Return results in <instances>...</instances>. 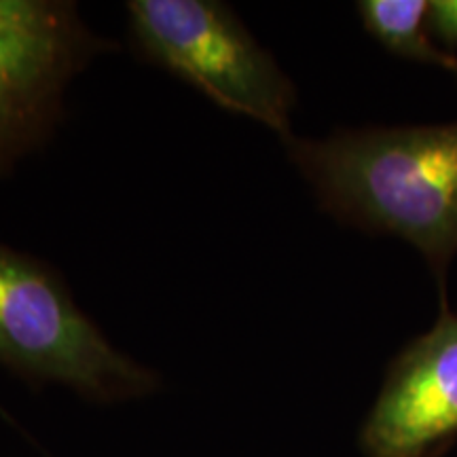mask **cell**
Here are the masks:
<instances>
[{
	"label": "cell",
	"mask_w": 457,
	"mask_h": 457,
	"mask_svg": "<svg viewBox=\"0 0 457 457\" xmlns=\"http://www.w3.org/2000/svg\"><path fill=\"white\" fill-rule=\"evenodd\" d=\"M428 32L441 38L447 47L457 45V0H434L428 3Z\"/></svg>",
	"instance_id": "7"
},
{
	"label": "cell",
	"mask_w": 457,
	"mask_h": 457,
	"mask_svg": "<svg viewBox=\"0 0 457 457\" xmlns=\"http://www.w3.org/2000/svg\"><path fill=\"white\" fill-rule=\"evenodd\" d=\"M129 32L153 64L174 72L228 112L293 138L296 91L236 11L219 0H131Z\"/></svg>",
	"instance_id": "3"
},
{
	"label": "cell",
	"mask_w": 457,
	"mask_h": 457,
	"mask_svg": "<svg viewBox=\"0 0 457 457\" xmlns=\"http://www.w3.org/2000/svg\"><path fill=\"white\" fill-rule=\"evenodd\" d=\"M111 49L66 0H0V179L47 145L64 96Z\"/></svg>",
	"instance_id": "4"
},
{
	"label": "cell",
	"mask_w": 457,
	"mask_h": 457,
	"mask_svg": "<svg viewBox=\"0 0 457 457\" xmlns=\"http://www.w3.org/2000/svg\"><path fill=\"white\" fill-rule=\"evenodd\" d=\"M455 74H457V72H455Z\"/></svg>",
	"instance_id": "8"
},
{
	"label": "cell",
	"mask_w": 457,
	"mask_h": 457,
	"mask_svg": "<svg viewBox=\"0 0 457 457\" xmlns=\"http://www.w3.org/2000/svg\"><path fill=\"white\" fill-rule=\"evenodd\" d=\"M358 13L364 28L392 54L457 72V57L432 43L426 0H362Z\"/></svg>",
	"instance_id": "6"
},
{
	"label": "cell",
	"mask_w": 457,
	"mask_h": 457,
	"mask_svg": "<svg viewBox=\"0 0 457 457\" xmlns=\"http://www.w3.org/2000/svg\"><path fill=\"white\" fill-rule=\"evenodd\" d=\"M0 367L96 403L140 398L159 377L119 352L54 267L0 242Z\"/></svg>",
	"instance_id": "2"
},
{
	"label": "cell",
	"mask_w": 457,
	"mask_h": 457,
	"mask_svg": "<svg viewBox=\"0 0 457 457\" xmlns=\"http://www.w3.org/2000/svg\"><path fill=\"white\" fill-rule=\"evenodd\" d=\"M457 438V313L441 316L387 370L364 421L367 457H438Z\"/></svg>",
	"instance_id": "5"
},
{
	"label": "cell",
	"mask_w": 457,
	"mask_h": 457,
	"mask_svg": "<svg viewBox=\"0 0 457 457\" xmlns=\"http://www.w3.org/2000/svg\"><path fill=\"white\" fill-rule=\"evenodd\" d=\"M284 145L327 212L407 239L445 276L457 253V123L343 129Z\"/></svg>",
	"instance_id": "1"
}]
</instances>
